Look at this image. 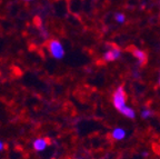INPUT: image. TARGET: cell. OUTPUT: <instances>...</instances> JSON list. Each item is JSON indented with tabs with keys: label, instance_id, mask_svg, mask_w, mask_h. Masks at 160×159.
<instances>
[{
	"label": "cell",
	"instance_id": "6da1fadb",
	"mask_svg": "<svg viewBox=\"0 0 160 159\" xmlns=\"http://www.w3.org/2000/svg\"><path fill=\"white\" fill-rule=\"evenodd\" d=\"M126 98H127V96H126L125 88H123V86H119L112 94V105L119 112L127 106Z\"/></svg>",
	"mask_w": 160,
	"mask_h": 159
},
{
	"label": "cell",
	"instance_id": "7a4b0ae2",
	"mask_svg": "<svg viewBox=\"0 0 160 159\" xmlns=\"http://www.w3.org/2000/svg\"><path fill=\"white\" fill-rule=\"evenodd\" d=\"M48 50L55 59H61L65 57V48L62 44L57 39H52L48 42Z\"/></svg>",
	"mask_w": 160,
	"mask_h": 159
},
{
	"label": "cell",
	"instance_id": "3957f363",
	"mask_svg": "<svg viewBox=\"0 0 160 159\" xmlns=\"http://www.w3.org/2000/svg\"><path fill=\"white\" fill-rule=\"evenodd\" d=\"M121 56V50L117 47V46H112L109 50L105 52L103 55V60L107 62L113 61V60H117L118 58Z\"/></svg>",
	"mask_w": 160,
	"mask_h": 159
},
{
	"label": "cell",
	"instance_id": "277c9868",
	"mask_svg": "<svg viewBox=\"0 0 160 159\" xmlns=\"http://www.w3.org/2000/svg\"><path fill=\"white\" fill-rule=\"evenodd\" d=\"M48 144H49V142H48L47 139H45V138H37V139L32 142V147L36 151H43V150L47 148Z\"/></svg>",
	"mask_w": 160,
	"mask_h": 159
},
{
	"label": "cell",
	"instance_id": "5b68a950",
	"mask_svg": "<svg viewBox=\"0 0 160 159\" xmlns=\"http://www.w3.org/2000/svg\"><path fill=\"white\" fill-rule=\"evenodd\" d=\"M132 54L136 58L138 59V61L141 64V65H145L146 62H147V55H146V52L143 50H140L137 49V48H133L132 49Z\"/></svg>",
	"mask_w": 160,
	"mask_h": 159
},
{
	"label": "cell",
	"instance_id": "8992f818",
	"mask_svg": "<svg viewBox=\"0 0 160 159\" xmlns=\"http://www.w3.org/2000/svg\"><path fill=\"white\" fill-rule=\"evenodd\" d=\"M111 137L113 140H122L126 137V130L120 127H117L111 131Z\"/></svg>",
	"mask_w": 160,
	"mask_h": 159
},
{
	"label": "cell",
	"instance_id": "52a82bcc",
	"mask_svg": "<svg viewBox=\"0 0 160 159\" xmlns=\"http://www.w3.org/2000/svg\"><path fill=\"white\" fill-rule=\"evenodd\" d=\"M120 114L123 115L125 117L129 118V119H133V118L136 117V112H135V110H133L132 108L128 107V106H126V107L123 108V109L121 110V111H120Z\"/></svg>",
	"mask_w": 160,
	"mask_h": 159
},
{
	"label": "cell",
	"instance_id": "ba28073f",
	"mask_svg": "<svg viewBox=\"0 0 160 159\" xmlns=\"http://www.w3.org/2000/svg\"><path fill=\"white\" fill-rule=\"evenodd\" d=\"M115 20L117 21L118 23H123L126 20V17L123 13H117V15L115 16Z\"/></svg>",
	"mask_w": 160,
	"mask_h": 159
},
{
	"label": "cell",
	"instance_id": "9c48e42d",
	"mask_svg": "<svg viewBox=\"0 0 160 159\" xmlns=\"http://www.w3.org/2000/svg\"><path fill=\"white\" fill-rule=\"evenodd\" d=\"M151 115H152V111H151L150 109H147V108L141 111V116H142L143 118H149Z\"/></svg>",
	"mask_w": 160,
	"mask_h": 159
},
{
	"label": "cell",
	"instance_id": "30bf717a",
	"mask_svg": "<svg viewBox=\"0 0 160 159\" xmlns=\"http://www.w3.org/2000/svg\"><path fill=\"white\" fill-rule=\"evenodd\" d=\"M3 149H5V144H3V142L0 140V151H2Z\"/></svg>",
	"mask_w": 160,
	"mask_h": 159
},
{
	"label": "cell",
	"instance_id": "8fae6325",
	"mask_svg": "<svg viewBox=\"0 0 160 159\" xmlns=\"http://www.w3.org/2000/svg\"><path fill=\"white\" fill-rule=\"evenodd\" d=\"M158 85L160 86V75H159V79H158Z\"/></svg>",
	"mask_w": 160,
	"mask_h": 159
},
{
	"label": "cell",
	"instance_id": "7c38bea8",
	"mask_svg": "<svg viewBox=\"0 0 160 159\" xmlns=\"http://www.w3.org/2000/svg\"><path fill=\"white\" fill-rule=\"evenodd\" d=\"M23 1H31V0H23Z\"/></svg>",
	"mask_w": 160,
	"mask_h": 159
}]
</instances>
